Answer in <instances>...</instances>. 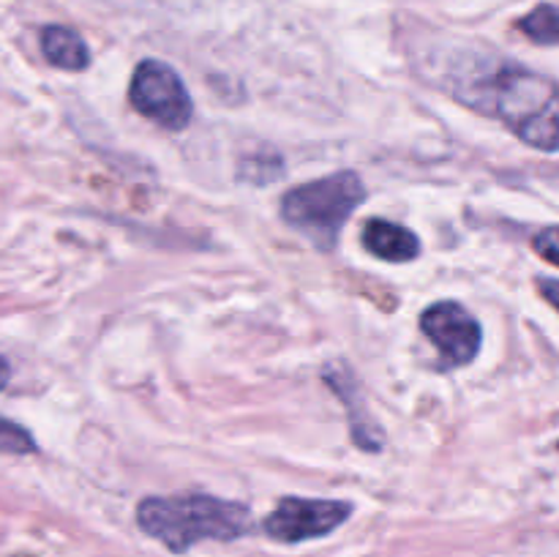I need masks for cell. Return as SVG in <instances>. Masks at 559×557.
<instances>
[{
	"label": "cell",
	"mask_w": 559,
	"mask_h": 557,
	"mask_svg": "<svg viewBox=\"0 0 559 557\" xmlns=\"http://www.w3.org/2000/svg\"><path fill=\"white\" fill-rule=\"evenodd\" d=\"M142 533L167 549L186 552L200 541H235L251 530L249 508L211 495L145 497L136 508Z\"/></svg>",
	"instance_id": "obj_1"
},
{
	"label": "cell",
	"mask_w": 559,
	"mask_h": 557,
	"mask_svg": "<svg viewBox=\"0 0 559 557\" xmlns=\"http://www.w3.org/2000/svg\"><path fill=\"white\" fill-rule=\"evenodd\" d=\"M366 200L364 180L349 169L295 186L282 200V216L320 249H331L349 213Z\"/></svg>",
	"instance_id": "obj_2"
},
{
	"label": "cell",
	"mask_w": 559,
	"mask_h": 557,
	"mask_svg": "<svg viewBox=\"0 0 559 557\" xmlns=\"http://www.w3.org/2000/svg\"><path fill=\"white\" fill-rule=\"evenodd\" d=\"M495 112L538 151H559V109L555 93L538 76L508 69L491 85Z\"/></svg>",
	"instance_id": "obj_3"
},
{
	"label": "cell",
	"mask_w": 559,
	"mask_h": 557,
	"mask_svg": "<svg viewBox=\"0 0 559 557\" xmlns=\"http://www.w3.org/2000/svg\"><path fill=\"white\" fill-rule=\"evenodd\" d=\"M129 98L136 112L156 120L158 126L169 131L186 129L191 112H194L183 80L178 76V71L169 69L162 60H142L136 66L129 85Z\"/></svg>",
	"instance_id": "obj_4"
},
{
	"label": "cell",
	"mask_w": 559,
	"mask_h": 557,
	"mask_svg": "<svg viewBox=\"0 0 559 557\" xmlns=\"http://www.w3.org/2000/svg\"><path fill=\"white\" fill-rule=\"evenodd\" d=\"M353 506L344 500H304V497H284L271 517L265 519V533L282 544L322 538L333 533Z\"/></svg>",
	"instance_id": "obj_5"
},
{
	"label": "cell",
	"mask_w": 559,
	"mask_h": 557,
	"mask_svg": "<svg viewBox=\"0 0 559 557\" xmlns=\"http://www.w3.org/2000/svg\"><path fill=\"white\" fill-rule=\"evenodd\" d=\"M420 331L431 339V344H437L448 366L473 364L484 336L478 320L456 300L429 306L420 317Z\"/></svg>",
	"instance_id": "obj_6"
},
{
	"label": "cell",
	"mask_w": 559,
	"mask_h": 557,
	"mask_svg": "<svg viewBox=\"0 0 559 557\" xmlns=\"http://www.w3.org/2000/svg\"><path fill=\"white\" fill-rule=\"evenodd\" d=\"M364 246L374 257L388 262H409L420 254V240L413 229L402 224L371 218L364 227Z\"/></svg>",
	"instance_id": "obj_7"
},
{
	"label": "cell",
	"mask_w": 559,
	"mask_h": 557,
	"mask_svg": "<svg viewBox=\"0 0 559 557\" xmlns=\"http://www.w3.org/2000/svg\"><path fill=\"white\" fill-rule=\"evenodd\" d=\"M41 49L44 58L52 66L66 71H82L91 63V52H87L85 42L80 38V33H74L71 27L63 25H49L41 31Z\"/></svg>",
	"instance_id": "obj_8"
},
{
	"label": "cell",
	"mask_w": 559,
	"mask_h": 557,
	"mask_svg": "<svg viewBox=\"0 0 559 557\" xmlns=\"http://www.w3.org/2000/svg\"><path fill=\"white\" fill-rule=\"evenodd\" d=\"M522 33H527L538 44H559V9L555 5H538L522 20Z\"/></svg>",
	"instance_id": "obj_9"
},
{
	"label": "cell",
	"mask_w": 559,
	"mask_h": 557,
	"mask_svg": "<svg viewBox=\"0 0 559 557\" xmlns=\"http://www.w3.org/2000/svg\"><path fill=\"white\" fill-rule=\"evenodd\" d=\"M36 448L33 437L22 426L0 418V451L5 453H31Z\"/></svg>",
	"instance_id": "obj_10"
},
{
	"label": "cell",
	"mask_w": 559,
	"mask_h": 557,
	"mask_svg": "<svg viewBox=\"0 0 559 557\" xmlns=\"http://www.w3.org/2000/svg\"><path fill=\"white\" fill-rule=\"evenodd\" d=\"M533 249L538 251L544 260H549V262H555V265H559V224H557V227H546L544 233L535 235Z\"/></svg>",
	"instance_id": "obj_11"
},
{
	"label": "cell",
	"mask_w": 559,
	"mask_h": 557,
	"mask_svg": "<svg viewBox=\"0 0 559 557\" xmlns=\"http://www.w3.org/2000/svg\"><path fill=\"white\" fill-rule=\"evenodd\" d=\"M538 289L546 300L559 311V278H538Z\"/></svg>",
	"instance_id": "obj_12"
},
{
	"label": "cell",
	"mask_w": 559,
	"mask_h": 557,
	"mask_svg": "<svg viewBox=\"0 0 559 557\" xmlns=\"http://www.w3.org/2000/svg\"><path fill=\"white\" fill-rule=\"evenodd\" d=\"M9 377H11L9 364H5V358H3V355H0V391H3V388H5V382H9Z\"/></svg>",
	"instance_id": "obj_13"
}]
</instances>
